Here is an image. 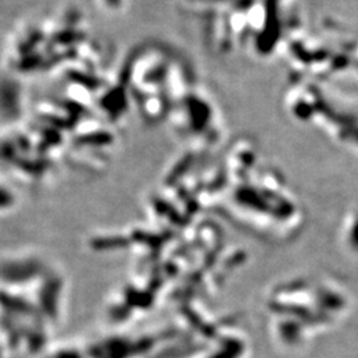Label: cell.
Wrapping results in <instances>:
<instances>
[{"instance_id":"cell-2","label":"cell","mask_w":358,"mask_h":358,"mask_svg":"<svg viewBox=\"0 0 358 358\" xmlns=\"http://www.w3.org/2000/svg\"><path fill=\"white\" fill-rule=\"evenodd\" d=\"M38 358H87L84 345L78 343L51 344Z\"/></svg>"},{"instance_id":"cell-1","label":"cell","mask_w":358,"mask_h":358,"mask_svg":"<svg viewBox=\"0 0 358 358\" xmlns=\"http://www.w3.org/2000/svg\"><path fill=\"white\" fill-rule=\"evenodd\" d=\"M192 358H247L248 344L245 337L231 331L229 324H223L214 333L213 341L208 344H198Z\"/></svg>"}]
</instances>
